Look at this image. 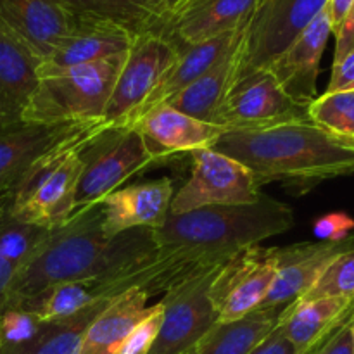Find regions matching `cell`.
<instances>
[{"label": "cell", "mask_w": 354, "mask_h": 354, "mask_svg": "<svg viewBox=\"0 0 354 354\" xmlns=\"http://www.w3.org/2000/svg\"><path fill=\"white\" fill-rule=\"evenodd\" d=\"M175 196L171 178L137 183L114 190L100 201L102 204V228L107 237H116L131 228L162 227L169 214V206Z\"/></svg>", "instance_id": "obj_18"}, {"label": "cell", "mask_w": 354, "mask_h": 354, "mask_svg": "<svg viewBox=\"0 0 354 354\" xmlns=\"http://www.w3.org/2000/svg\"><path fill=\"white\" fill-rule=\"evenodd\" d=\"M185 354H192V349H190V351H189V353H185Z\"/></svg>", "instance_id": "obj_47"}, {"label": "cell", "mask_w": 354, "mask_h": 354, "mask_svg": "<svg viewBox=\"0 0 354 354\" xmlns=\"http://www.w3.org/2000/svg\"><path fill=\"white\" fill-rule=\"evenodd\" d=\"M162 320V304L158 303L151 306V313L131 328L130 334L120 346L116 354H149L156 337L159 334Z\"/></svg>", "instance_id": "obj_33"}, {"label": "cell", "mask_w": 354, "mask_h": 354, "mask_svg": "<svg viewBox=\"0 0 354 354\" xmlns=\"http://www.w3.org/2000/svg\"><path fill=\"white\" fill-rule=\"evenodd\" d=\"M9 204H10L9 192L2 194V196H0V218H2L7 211H9Z\"/></svg>", "instance_id": "obj_41"}, {"label": "cell", "mask_w": 354, "mask_h": 354, "mask_svg": "<svg viewBox=\"0 0 354 354\" xmlns=\"http://www.w3.org/2000/svg\"><path fill=\"white\" fill-rule=\"evenodd\" d=\"M149 297L142 289L113 297L85 330L78 354H116L131 328L151 313Z\"/></svg>", "instance_id": "obj_24"}, {"label": "cell", "mask_w": 354, "mask_h": 354, "mask_svg": "<svg viewBox=\"0 0 354 354\" xmlns=\"http://www.w3.org/2000/svg\"><path fill=\"white\" fill-rule=\"evenodd\" d=\"M322 297H349L354 299V248L335 256L311 289L297 301H313ZM296 301V303H297Z\"/></svg>", "instance_id": "obj_31"}, {"label": "cell", "mask_w": 354, "mask_h": 354, "mask_svg": "<svg viewBox=\"0 0 354 354\" xmlns=\"http://www.w3.org/2000/svg\"><path fill=\"white\" fill-rule=\"evenodd\" d=\"M354 90V47L332 64V76L325 92Z\"/></svg>", "instance_id": "obj_35"}, {"label": "cell", "mask_w": 354, "mask_h": 354, "mask_svg": "<svg viewBox=\"0 0 354 354\" xmlns=\"http://www.w3.org/2000/svg\"><path fill=\"white\" fill-rule=\"evenodd\" d=\"M241 30L242 26L239 28V30L230 31V33L220 35V37L203 41V44L180 47L178 55H176V59L173 61V64L166 69V73L161 76V80H159L158 85L154 86V90L149 93L147 99L144 100V104L138 107L137 113L133 114V118H131L128 127H131L142 114L151 111L152 107L169 102L173 97H176L182 90H185L187 86L192 85V83L196 82L197 78H201L204 73L209 71V69L213 68L228 50H230L232 45L237 41Z\"/></svg>", "instance_id": "obj_22"}, {"label": "cell", "mask_w": 354, "mask_h": 354, "mask_svg": "<svg viewBox=\"0 0 354 354\" xmlns=\"http://www.w3.org/2000/svg\"><path fill=\"white\" fill-rule=\"evenodd\" d=\"M241 35H239L237 41L232 45L230 50L209 71L204 73L192 85L187 86L185 90H182L178 95L173 97L166 104L171 106L173 109L187 114V116L206 121V123H213L214 114H216L221 100L227 95L232 83H234L235 62H237V48L239 44H241Z\"/></svg>", "instance_id": "obj_27"}, {"label": "cell", "mask_w": 354, "mask_h": 354, "mask_svg": "<svg viewBox=\"0 0 354 354\" xmlns=\"http://www.w3.org/2000/svg\"><path fill=\"white\" fill-rule=\"evenodd\" d=\"M83 171L76 189V209L100 203L131 175L158 162L133 127H106L82 147Z\"/></svg>", "instance_id": "obj_7"}, {"label": "cell", "mask_w": 354, "mask_h": 354, "mask_svg": "<svg viewBox=\"0 0 354 354\" xmlns=\"http://www.w3.org/2000/svg\"><path fill=\"white\" fill-rule=\"evenodd\" d=\"M106 127L109 124L102 120L95 121L40 156L9 190L10 216L45 230L62 227L76 211V189L83 171L82 147Z\"/></svg>", "instance_id": "obj_4"}, {"label": "cell", "mask_w": 354, "mask_h": 354, "mask_svg": "<svg viewBox=\"0 0 354 354\" xmlns=\"http://www.w3.org/2000/svg\"><path fill=\"white\" fill-rule=\"evenodd\" d=\"M0 31H7V30H6V26H3L2 23H0Z\"/></svg>", "instance_id": "obj_44"}, {"label": "cell", "mask_w": 354, "mask_h": 354, "mask_svg": "<svg viewBox=\"0 0 354 354\" xmlns=\"http://www.w3.org/2000/svg\"><path fill=\"white\" fill-rule=\"evenodd\" d=\"M325 341H327V339H325ZM325 341H324V342H320V344H318V346H315V348L311 349V351H308L306 354H322V349H324Z\"/></svg>", "instance_id": "obj_42"}, {"label": "cell", "mask_w": 354, "mask_h": 354, "mask_svg": "<svg viewBox=\"0 0 354 354\" xmlns=\"http://www.w3.org/2000/svg\"><path fill=\"white\" fill-rule=\"evenodd\" d=\"M354 311V299L349 297H322L313 301H297L280 318V328L297 349V354L324 342L332 332Z\"/></svg>", "instance_id": "obj_23"}, {"label": "cell", "mask_w": 354, "mask_h": 354, "mask_svg": "<svg viewBox=\"0 0 354 354\" xmlns=\"http://www.w3.org/2000/svg\"><path fill=\"white\" fill-rule=\"evenodd\" d=\"M135 38L114 24L80 17L75 30L38 66V76L124 54Z\"/></svg>", "instance_id": "obj_21"}, {"label": "cell", "mask_w": 354, "mask_h": 354, "mask_svg": "<svg viewBox=\"0 0 354 354\" xmlns=\"http://www.w3.org/2000/svg\"><path fill=\"white\" fill-rule=\"evenodd\" d=\"M131 127L140 131L147 151L158 162L173 154L211 149L227 131L218 124L187 116L168 104L152 107Z\"/></svg>", "instance_id": "obj_17"}, {"label": "cell", "mask_w": 354, "mask_h": 354, "mask_svg": "<svg viewBox=\"0 0 354 354\" xmlns=\"http://www.w3.org/2000/svg\"><path fill=\"white\" fill-rule=\"evenodd\" d=\"M78 21L66 0H0V23L41 61Z\"/></svg>", "instance_id": "obj_13"}, {"label": "cell", "mask_w": 354, "mask_h": 354, "mask_svg": "<svg viewBox=\"0 0 354 354\" xmlns=\"http://www.w3.org/2000/svg\"><path fill=\"white\" fill-rule=\"evenodd\" d=\"M124 54L38 76L23 123L57 124L100 121Z\"/></svg>", "instance_id": "obj_5"}, {"label": "cell", "mask_w": 354, "mask_h": 354, "mask_svg": "<svg viewBox=\"0 0 354 354\" xmlns=\"http://www.w3.org/2000/svg\"><path fill=\"white\" fill-rule=\"evenodd\" d=\"M353 337H354V320H353Z\"/></svg>", "instance_id": "obj_45"}, {"label": "cell", "mask_w": 354, "mask_h": 354, "mask_svg": "<svg viewBox=\"0 0 354 354\" xmlns=\"http://www.w3.org/2000/svg\"><path fill=\"white\" fill-rule=\"evenodd\" d=\"M37 57L9 31H0V131L23 124V113L38 85Z\"/></svg>", "instance_id": "obj_20"}, {"label": "cell", "mask_w": 354, "mask_h": 354, "mask_svg": "<svg viewBox=\"0 0 354 354\" xmlns=\"http://www.w3.org/2000/svg\"><path fill=\"white\" fill-rule=\"evenodd\" d=\"M296 121H310L308 107L294 102L270 69H258L232 83L213 124L227 131L266 130Z\"/></svg>", "instance_id": "obj_9"}, {"label": "cell", "mask_w": 354, "mask_h": 354, "mask_svg": "<svg viewBox=\"0 0 354 354\" xmlns=\"http://www.w3.org/2000/svg\"><path fill=\"white\" fill-rule=\"evenodd\" d=\"M102 204L82 207L62 227L54 228L17 268L7 306H14L52 286L78 280L120 277L158 251L152 228H131L107 237ZM6 306V308H7Z\"/></svg>", "instance_id": "obj_1"}, {"label": "cell", "mask_w": 354, "mask_h": 354, "mask_svg": "<svg viewBox=\"0 0 354 354\" xmlns=\"http://www.w3.org/2000/svg\"><path fill=\"white\" fill-rule=\"evenodd\" d=\"M280 324V322H279ZM249 354H297L292 342L286 337L280 325H277L268 337L263 339Z\"/></svg>", "instance_id": "obj_37"}, {"label": "cell", "mask_w": 354, "mask_h": 354, "mask_svg": "<svg viewBox=\"0 0 354 354\" xmlns=\"http://www.w3.org/2000/svg\"><path fill=\"white\" fill-rule=\"evenodd\" d=\"M178 55V47L162 35H142L131 41L118 73L102 121L109 127H128Z\"/></svg>", "instance_id": "obj_11"}, {"label": "cell", "mask_w": 354, "mask_h": 354, "mask_svg": "<svg viewBox=\"0 0 354 354\" xmlns=\"http://www.w3.org/2000/svg\"><path fill=\"white\" fill-rule=\"evenodd\" d=\"M93 303H97V299L93 296L90 280H78V282H64L48 287L35 296L19 301L14 304V308H21L40 318L41 322H50L73 317L85 308L92 306Z\"/></svg>", "instance_id": "obj_29"}, {"label": "cell", "mask_w": 354, "mask_h": 354, "mask_svg": "<svg viewBox=\"0 0 354 354\" xmlns=\"http://www.w3.org/2000/svg\"><path fill=\"white\" fill-rule=\"evenodd\" d=\"M73 12L83 19L102 21L121 28L131 37L162 35L168 26L165 0H66Z\"/></svg>", "instance_id": "obj_25"}, {"label": "cell", "mask_w": 354, "mask_h": 354, "mask_svg": "<svg viewBox=\"0 0 354 354\" xmlns=\"http://www.w3.org/2000/svg\"><path fill=\"white\" fill-rule=\"evenodd\" d=\"M258 0H176L165 37L176 47L203 44L239 30Z\"/></svg>", "instance_id": "obj_15"}, {"label": "cell", "mask_w": 354, "mask_h": 354, "mask_svg": "<svg viewBox=\"0 0 354 354\" xmlns=\"http://www.w3.org/2000/svg\"><path fill=\"white\" fill-rule=\"evenodd\" d=\"M0 346H2V335H0Z\"/></svg>", "instance_id": "obj_46"}, {"label": "cell", "mask_w": 354, "mask_h": 354, "mask_svg": "<svg viewBox=\"0 0 354 354\" xmlns=\"http://www.w3.org/2000/svg\"><path fill=\"white\" fill-rule=\"evenodd\" d=\"M192 173L178 192H175L169 214L211 206L251 204L261 199L259 183L249 168L230 156L214 149L190 152Z\"/></svg>", "instance_id": "obj_8"}, {"label": "cell", "mask_w": 354, "mask_h": 354, "mask_svg": "<svg viewBox=\"0 0 354 354\" xmlns=\"http://www.w3.org/2000/svg\"><path fill=\"white\" fill-rule=\"evenodd\" d=\"M279 272V248L249 245L214 272L209 297L218 322H234L258 310Z\"/></svg>", "instance_id": "obj_10"}, {"label": "cell", "mask_w": 354, "mask_h": 354, "mask_svg": "<svg viewBox=\"0 0 354 354\" xmlns=\"http://www.w3.org/2000/svg\"><path fill=\"white\" fill-rule=\"evenodd\" d=\"M211 149L249 168L259 187L270 182L313 187L354 173V144L311 121L266 130H228Z\"/></svg>", "instance_id": "obj_2"}, {"label": "cell", "mask_w": 354, "mask_h": 354, "mask_svg": "<svg viewBox=\"0 0 354 354\" xmlns=\"http://www.w3.org/2000/svg\"><path fill=\"white\" fill-rule=\"evenodd\" d=\"M17 268H19V265H16V263H6V265L0 266V313L7 306V301H9V287L12 283Z\"/></svg>", "instance_id": "obj_40"}, {"label": "cell", "mask_w": 354, "mask_h": 354, "mask_svg": "<svg viewBox=\"0 0 354 354\" xmlns=\"http://www.w3.org/2000/svg\"><path fill=\"white\" fill-rule=\"evenodd\" d=\"M328 0H258L242 24L234 82L270 64L306 30Z\"/></svg>", "instance_id": "obj_6"}, {"label": "cell", "mask_w": 354, "mask_h": 354, "mask_svg": "<svg viewBox=\"0 0 354 354\" xmlns=\"http://www.w3.org/2000/svg\"><path fill=\"white\" fill-rule=\"evenodd\" d=\"M353 320L354 311L332 332L330 337L325 341L322 354H354V337H353Z\"/></svg>", "instance_id": "obj_36"}, {"label": "cell", "mask_w": 354, "mask_h": 354, "mask_svg": "<svg viewBox=\"0 0 354 354\" xmlns=\"http://www.w3.org/2000/svg\"><path fill=\"white\" fill-rule=\"evenodd\" d=\"M109 301H97L69 318L41 322L40 330L30 341L21 344H2L0 354H78L83 334Z\"/></svg>", "instance_id": "obj_28"}, {"label": "cell", "mask_w": 354, "mask_h": 354, "mask_svg": "<svg viewBox=\"0 0 354 354\" xmlns=\"http://www.w3.org/2000/svg\"><path fill=\"white\" fill-rule=\"evenodd\" d=\"M41 320L21 308L9 306L0 313V335L2 344H21L40 330Z\"/></svg>", "instance_id": "obj_32"}, {"label": "cell", "mask_w": 354, "mask_h": 354, "mask_svg": "<svg viewBox=\"0 0 354 354\" xmlns=\"http://www.w3.org/2000/svg\"><path fill=\"white\" fill-rule=\"evenodd\" d=\"M334 35H335V54H334V61H335V59L342 57L346 52H349L354 47V6Z\"/></svg>", "instance_id": "obj_38"}, {"label": "cell", "mask_w": 354, "mask_h": 354, "mask_svg": "<svg viewBox=\"0 0 354 354\" xmlns=\"http://www.w3.org/2000/svg\"><path fill=\"white\" fill-rule=\"evenodd\" d=\"M292 227V209L280 201L261 196L251 204L211 206L168 214L162 227L152 232L158 249L227 259L241 249L258 245Z\"/></svg>", "instance_id": "obj_3"}, {"label": "cell", "mask_w": 354, "mask_h": 354, "mask_svg": "<svg viewBox=\"0 0 354 354\" xmlns=\"http://www.w3.org/2000/svg\"><path fill=\"white\" fill-rule=\"evenodd\" d=\"M92 123L95 121L57 124L23 123L0 131V196L12 190L40 156Z\"/></svg>", "instance_id": "obj_19"}, {"label": "cell", "mask_w": 354, "mask_h": 354, "mask_svg": "<svg viewBox=\"0 0 354 354\" xmlns=\"http://www.w3.org/2000/svg\"><path fill=\"white\" fill-rule=\"evenodd\" d=\"M311 123L354 144V90L325 92L308 107Z\"/></svg>", "instance_id": "obj_30"}, {"label": "cell", "mask_w": 354, "mask_h": 354, "mask_svg": "<svg viewBox=\"0 0 354 354\" xmlns=\"http://www.w3.org/2000/svg\"><path fill=\"white\" fill-rule=\"evenodd\" d=\"M287 308H259L234 322H218L192 354H249L272 334Z\"/></svg>", "instance_id": "obj_26"}, {"label": "cell", "mask_w": 354, "mask_h": 354, "mask_svg": "<svg viewBox=\"0 0 354 354\" xmlns=\"http://www.w3.org/2000/svg\"><path fill=\"white\" fill-rule=\"evenodd\" d=\"M165 2H166V6H168V14H169V7H171L176 0H165Z\"/></svg>", "instance_id": "obj_43"}, {"label": "cell", "mask_w": 354, "mask_h": 354, "mask_svg": "<svg viewBox=\"0 0 354 354\" xmlns=\"http://www.w3.org/2000/svg\"><path fill=\"white\" fill-rule=\"evenodd\" d=\"M216 270L187 280L165 294L161 327L149 354L189 353L218 324L209 297L211 280Z\"/></svg>", "instance_id": "obj_12"}, {"label": "cell", "mask_w": 354, "mask_h": 354, "mask_svg": "<svg viewBox=\"0 0 354 354\" xmlns=\"http://www.w3.org/2000/svg\"><path fill=\"white\" fill-rule=\"evenodd\" d=\"M349 248H354V237L344 242H303L279 248V272L259 308L292 306L311 289L325 266Z\"/></svg>", "instance_id": "obj_16"}, {"label": "cell", "mask_w": 354, "mask_h": 354, "mask_svg": "<svg viewBox=\"0 0 354 354\" xmlns=\"http://www.w3.org/2000/svg\"><path fill=\"white\" fill-rule=\"evenodd\" d=\"M354 0H328L327 2V10L328 16H330L332 23V33L339 30V26L342 24V21L346 19V16L349 14V10L353 9Z\"/></svg>", "instance_id": "obj_39"}, {"label": "cell", "mask_w": 354, "mask_h": 354, "mask_svg": "<svg viewBox=\"0 0 354 354\" xmlns=\"http://www.w3.org/2000/svg\"><path fill=\"white\" fill-rule=\"evenodd\" d=\"M332 35V23L325 7L306 30L270 64L283 92L299 106L310 107L317 99V80L320 73V61Z\"/></svg>", "instance_id": "obj_14"}, {"label": "cell", "mask_w": 354, "mask_h": 354, "mask_svg": "<svg viewBox=\"0 0 354 354\" xmlns=\"http://www.w3.org/2000/svg\"><path fill=\"white\" fill-rule=\"evenodd\" d=\"M354 218L348 213H328L313 223L315 237L322 242H344L351 237Z\"/></svg>", "instance_id": "obj_34"}]
</instances>
